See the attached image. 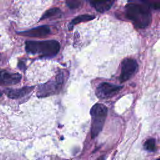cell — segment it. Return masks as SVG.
Segmentation results:
<instances>
[{"label": "cell", "instance_id": "6da1fadb", "mask_svg": "<svg viewBox=\"0 0 160 160\" xmlns=\"http://www.w3.org/2000/svg\"><path fill=\"white\" fill-rule=\"evenodd\" d=\"M126 17L138 28H145L151 22L149 6L144 4L130 2L126 6Z\"/></svg>", "mask_w": 160, "mask_h": 160}, {"label": "cell", "instance_id": "7a4b0ae2", "mask_svg": "<svg viewBox=\"0 0 160 160\" xmlns=\"http://www.w3.org/2000/svg\"><path fill=\"white\" fill-rule=\"evenodd\" d=\"M26 50L32 54H40L44 57H52L60 49V44L56 40L28 41L26 42Z\"/></svg>", "mask_w": 160, "mask_h": 160}, {"label": "cell", "instance_id": "3957f363", "mask_svg": "<svg viewBox=\"0 0 160 160\" xmlns=\"http://www.w3.org/2000/svg\"><path fill=\"white\" fill-rule=\"evenodd\" d=\"M91 133L92 138H96L101 131L108 114V108L102 104H96L91 109Z\"/></svg>", "mask_w": 160, "mask_h": 160}, {"label": "cell", "instance_id": "277c9868", "mask_svg": "<svg viewBox=\"0 0 160 160\" xmlns=\"http://www.w3.org/2000/svg\"><path fill=\"white\" fill-rule=\"evenodd\" d=\"M64 79V74L62 72H59L54 79L39 86L37 96L42 98L58 93L62 87Z\"/></svg>", "mask_w": 160, "mask_h": 160}, {"label": "cell", "instance_id": "5b68a950", "mask_svg": "<svg viewBox=\"0 0 160 160\" xmlns=\"http://www.w3.org/2000/svg\"><path fill=\"white\" fill-rule=\"evenodd\" d=\"M138 68L136 61L132 58H126L121 63V74L119 81L121 82L129 79L137 71Z\"/></svg>", "mask_w": 160, "mask_h": 160}, {"label": "cell", "instance_id": "8992f818", "mask_svg": "<svg viewBox=\"0 0 160 160\" xmlns=\"http://www.w3.org/2000/svg\"><path fill=\"white\" fill-rule=\"evenodd\" d=\"M122 86L113 84L107 82L100 83L96 88V94L100 99H107L114 96L121 89Z\"/></svg>", "mask_w": 160, "mask_h": 160}, {"label": "cell", "instance_id": "52a82bcc", "mask_svg": "<svg viewBox=\"0 0 160 160\" xmlns=\"http://www.w3.org/2000/svg\"><path fill=\"white\" fill-rule=\"evenodd\" d=\"M21 75L0 69V86H11L18 84L21 79Z\"/></svg>", "mask_w": 160, "mask_h": 160}, {"label": "cell", "instance_id": "ba28073f", "mask_svg": "<svg viewBox=\"0 0 160 160\" xmlns=\"http://www.w3.org/2000/svg\"><path fill=\"white\" fill-rule=\"evenodd\" d=\"M51 32L50 28L46 25L40 26L29 30L19 32V34L29 37H43L49 34Z\"/></svg>", "mask_w": 160, "mask_h": 160}, {"label": "cell", "instance_id": "9c48e42d", "mask_svg": "<svg viewBox=\"0 0 160 160\" xmlns=\"http://www.w3.org/2000/svg\"><path fill=\"white\" fill-rule=\"evenodd\" d=\"M33 89V87H24L20 89H6L4 92L9 98L12 99H17L27 95L31 91H32Z\"/></svg>", "mask_w": 160, "mask_h": 160}, {"label": "cell", "instance_id": "30bf717a", "mask_svg": "<svg viewBox=\"0 0 160 160\" xmlns=\"http://www.w3.org/2000/svg\"><path fill=\"white\" fill-rule=\"evenodd\" d=\"M114 0H89L91 4L100 12L109 10L112 6Z\"/></svg>", "mask_w": 160, "mask_h": 160}, {"label": "cell", "instance_id": "8fae6325", "mask_svg": "<svg viewBox=\"0 0 160 160\" xmlns=\"http://www.w3.org/2000/svg\"><path fill=\"white\" fill-rule=\"evenodd\" d=\"M95 16L91 14H81L76 16L74 18L71 22L68 25V29L69 30H72L73 28V26L77 24H79L82 22H85V21H88L90 20H92L94 19Z\"/></svg>", "mask_w": 160, "mask_h": 160}, {"label": "cell", "instance_id": "7c38bea8", "mask_svg": "<svg viewBox=\"0 0 160 160\" xmlns=\"http://www.w3.org/2000/svg\"><path fill=\"white\" fill-rule=\"evenodd\" d=\"M61 12V10L60 9L58 8H51L48 10H47L41 16V18H40V21H42L48 18H50L51 17L55 16L57 14H59Z\"/></svg>", "mask_w": 160, "mask_h": 160}, {"label": "cell", "instance_id": "4fadbf2b", "mask_svg": "<svg viewBox=\"0 0 160 160\" xmlns=\"http://www.w3.org/2000/svg\"><path fill=\"white\" fill-rule=\"evenodd\" d=\"M144 148L149 152H154L156 150V141L154 138H149L144 144Z\"/></svg>", "mask_w": 160, "mask_h": 160}, {"label": "cell", "instance_id": "5bb4252c", "mask_svg": "<svg viewBox=\"0 0 160 160\" xmlns=\"http://www.w3.org/2000/svg\"><path fill=\"white\" fill-rule=\"evenodd\" d=\"M67 4L70 8L74 9L78 8L79 6L80 2L78 0H68Z\"/></svg>", "mask_w": 160, "mask_h": 160}, {"label": "cell", "instance_id": "9a60e30c", "mask_svg": "<svg viewBox=\"0 0 160 160\" xmlns=\"http://www.w3.org/2000/svg\"><path fill=\"white\" fill-rule=\"evenodd\" d=\"M133 1H138V2H140L141 3H142V4H146V5H148V6H150V5H151V2L152 0H133Z\"/></svg>", "mask_w": 160, "mask_h": 160}, {"label": "cell", "instance_id": "2e32d148", "mask_svg": "<svg viewBox=\"0 0 160 160\" xmlns=\"http://www.w3.org/2000/svg\"><path fill=\"white\" fill-rule=\"evenodd\" d=\"M98 160H104V156H102L100 158H99Z\"/></svg>", "mask_w": 160, "mask_h": 160}, {"label": "cell", "instance_id": "e0dca14e", "mask_svg": "<svg viewBox=\"0 0 160 160\" xmlns=\"http://www.w3.org/2000/svg\"><path fill=\"white\" fill-rule=\"evenodd\" d=\"M157 160H159V159H157Z\"/></svg>", "mask_w": 160, "mask_h": 160}]
</instances>
